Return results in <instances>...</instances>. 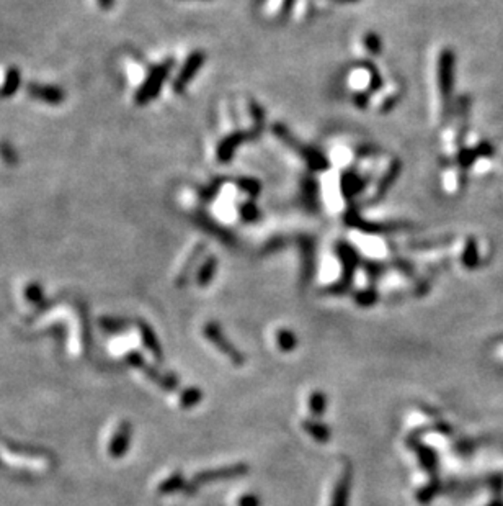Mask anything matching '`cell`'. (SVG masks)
Instances as JSON below:
<instances>
[{
    "label": "cell",
    "mask_w": 503,
    "mask_h": 506,
    "mask_svg": "<svg viewBox=\"0 0 503 506\" xmlns=\"http://www.w3.org/2000/svg\"><path fill=\"white\" fill-rule=\"evenodd\" d=\"M173 68V61L167 59L164 63L157 64L147 72L146 79L142 81V84L139 85L138 92L134 94V102L138 105H147L151 103L152 100L159 97L162 87H164L165 82H167L170 72H172Z\"/></svg>",
    "instance_id": "cell-1"
},
{
    "label": "cell",
    "mask_w": 503,
    "mask_h": 506,
    "mask_svg": "<svg viewBox=\"0 0 503 506\" xmlns=\"http://www.w3.org/2000/svg\"><path fill=\"white\" fill-rule=\"evenodd\" d=\"M204 336H206L208 341L220 349L222 354L233 362L234 365L240 367V365L246 364V356H244L242 352H240L239 349L226 338L224 333H222L220 323H216V321L206 323V326H204Z\"/></svg>",
    "instance_id": "cell-2"
},
{
    "label": "cell",
    "mask_w": 503,
    "mask_h": 506,
    "mask_svg": "<svg viewBox=\"0 0 503 506\" xmlns=\"http://www.w3.org/2000/svg\"><path fill=\"white\" fill-rule=\"evenodd\" d=\"M250 472V465L246 462H235V464L217 467V469H208L203 472L196 474L193 477V482L196 485H206V483L217 482V480H231V478H239L244 477Z\"/></svg>",
    "instance_id": "cell-3"
},
{
    "label": "cell",
    "mask_w": 503,
    "mask_h": 506,
    "mask_svg": "<svg viewBox=\"0 0 503 506\" xmlns=\"http://www.w3.org/2000/svg\"><path fill=\"white\" fill-rule=\"evenodd\" d=\"M428 427H418V429H415L414 433H410L409 438H407V446L417 452L418 462L420 465H422V469L430 474L431 477H435L436 465H438V456H436V452L433 451L431 447L425 446V444L422 443V439H420V434L425 433Z\"/></svg>",
    "instance_id": "cell-4"
},
{
    "label": "cell",
    "mask_w": 503,
    "mask_h": 506,
    "mask_svg": "<svg viewBox=\"0 0 503 506\" xmlns=\"http://www.w3.org/2000/svg\"><path fill=\"white\" fill-rule=\"evenodd\" d=\"M204 59H206V56H204L203 51H195V53L188 56L185 64H183L180 69V72H178L177 77L173 79L172 89L175 94L185 92L188 84H190V82L193 81V77L196 76V72L203 68Z\"/></svg>",
    "instance_id": "cell-5"
},
{
    "label": "cell",
    "mask_w": 503,
    "mask_h": 506,
    "mask_svg": "<svg viewBox=\"0 0 503 506\" xmlns=\"http://www.w3.org/2000/svg\"><path fill=\"white\" fill-rule=\"evenodd\" d=\"M438 89L441 102H446L451 97L453 81H454V56L451 50H445L438 61Z\"/></svg>",
    "instance_id": "cell-6"
},
{
    "label": "cell",
    "mask_w": 503,
    "mask_h": 506,
    "mask_svg": "<svg viewBox=\"0 0 503 506\" xmlns=\"http://www.w3.org/2000/svg\"><path fill=\"white\" fill-rule=\"evenodd\" d=\"M26 92L30 97L45 102L47 105H61L65 100V92L63 87L52 84H39V82H30L26 85Z\"/></svg>",
    "instance_id": "cell-7"
},
{
    "label": "cell",
    "mask_w": 503,
    "mask_h": 506,
    "mask_svg": "<svg viewBox=\"0 0 503 506\" xmlns=\"http://www.w3.org/2000/svg\"><path fill=\"white\" fill-rule=\"evenodd\" d=\"M352 482H353V469L352 465L347 464V467H343L339 480H336L334 492H332L330 506H350Z\"/></svg>",
    "instance_id": "cell-8"
},
{
    "label": "cell",
    "mask_w": 503,
    "mask_h": 506,
    "mask_svg": "<svg viewBox=\"0 0 503 506\" xmlns=\"http://www.w3.org/2000/svg\"><path fill=\"white\" fill-rule=\"evenodd\" d=\"M21 85V72L19 68H8L6 72V77H3L2 85H0V97H13L17 92H19Z\"/></svg>",
    "instance_id": "cell-9"
},
{
    "label": "cell",
    "mask_w": 503,
    "mask_h": 506,
    "mask_svg": "<svg viewBox=\"0 0 503 506\" xmlns=\"http://www.w3.org/2000/svg\"><path fill=\"white\" fill-rule=\"evenodd\" d=\"M303 429L308 433L310 438L317 443H329L332 438V431L330 427L325 425V423L319 421V420H304L303 421Z\"/></svg>",
    "instance_id": "cell-10"
},
{
    "label": "cell",
    "mask_w": 503,
    "mask_h": 506,
    "mask_svg": "<svg viewBox=\"0 0 503 506\" xmlns=\"http://www.w3.org/2000/svg\"><path fill=\"white\" fill-rule=\"evenodd\" d=\"M216 269H217L216 257H208V259L201 264L198 274H196V282H198V285L206 287L208 283L213 281L214 274H216Z\"/></svg>",
    "instance_id": "cell-11"
},
{
    "label": "cell",
    "mask_w": 503,
    "mask_h": 506,
    "mask_svg": "<svg viewBox=\"0 0 503 506\" xmlns=\"http://www.w3.org/2000/svg\"><path fill=\"white\" fill-rule=\"evenodd\" d=\"M275 338H277V346L281 349L283 352H291L295 351V349L297 347V336L296 333H292L291 330H278L277 334H275Z\"/></svg>",
    "instance_id": "cell-12"
},
{
    "label": "cell",
    "mask_w": 503,
    "mask_h": 506,
    "mask_svg": "<svg viewBox=\"0 0 503 506\" xmlns=\"http://www.w3.org/2000/svg\"><path fill=\"white\" fill-rule=\"evenodd\" d=\"M327 409V395L322 390H314L309 396V412L314 418H321Z\"/></svg>",
    "instance_id": "cell-13"
},
{
    "label": "cell",
    "mask_w": 503,
    "mask_h": 506,
    "mask_svg": "<svg viewBox=\"0 0 503 506\" xmlns=\"http://www.w3.org/2000/svg\"><path fill=\"white\" fill-rule=\"evenodd\" d=\"M440 488H441L440 480L436 477H431L430 483H428V485H425V487H422L417 492V501H418V503H422V505L430 503V501L436 496V493L440 492Z\"/></svg>",
    "instance_id": "cell-14"
},
{
    "label": "cell",
    "mask_w": 503,
    "mask_h": 506,
    "mask_svg": "<svg viewBox=\"0 0 503 506\" xmlns=\"http://www.w3.org/2000/svg\"><path fill=\"white\" fill-rule=\"evenodd\" d=\"M461 263L466 265L467 269H474L475 265L479 263V250H478V243L472 241H466L464 244V251L461 254Z\"/></svg>",
    "instance_id": "cell-15"
},
{
    "label": "cell",
    "mask_w": 503,
    "mask_h": 506,
    "mask_svg": "<svg viewBox=\"0 0 503 506\" xmlns=\"http://www.w3.org/2000/svg\"><path fill=\"white\" fill-rule=\"evenodd\" d=\"M378 300H379V294H378V290L373 289V287L358 290L355 294V303L360 305V307L363 308L373 307V305L378 303Z\"/></svg>",
    "instance_id": "cell-16"
},
{
    "label": "cell",
    "mask_w": 503,
    "mask_h": 506,
    "mask_svg": "<svg viewBox=\"0 0 503 506\" xmlns=\"http://www.w3.org/2000/svg\"><path fill=\"white\" fill-rule=\"evenodd\" d=\"M201 400H203V390H200L198 387L186 388L180 395V405L183 408H193Z\"/></svg>",
    "instance_id": "cell-17"
},
{
    "label": "cell",
    "mask_w": 503,
    "mask_h": 506,
    "mask_svg": "<svg viewBox=\"0 0 503 506\" xmlns=\"http://www.w3.org/2000/svg\"><path fill=\"white\" fill-rule=\"evenodd\" d=\"M186 482L185 478H183L182 474H173L172 477L165 480L164 483L160 485V492L162 493H172V492H177V490H182V488H185Z\"/></svg>",
    "instance_id": "cell-18"
},
{
    "label": "cell",
    "mask_w": 503,
    "mask_h": 506,
    "mask_svg": "<svg viewBox=\"0 0 503 506\" xmlns=\"http://www.w3.org/2000/svg\"><path fill=\"white\" fill-rule=\"evenodd\" d=\"M142 336H144V339H146L147 347L152 351V354H154L159 361L164 359V357H162V351H160L159 343L156 341L154 333H152L151 328H149V326H146V325H142Z\"/></svg>",
    "instance_id": "cell-19"
},
{
    "label": "cell",
    "mask_w": 503,
    "mask_h": 506,
    "mask_svg": "<svg viewBox=\"0 0 503 506\" xmlns=\"http://www.w3.org/2000/svg\"><path fill=\"white\" fill-rule=\"evenodd\" d=\"M363 45H365L366 53L373 54V56L379 54L381 53V46H383V45H381L379 37H378V34H374V33L365 34V38H363Z\"/></svg>",
    "instance_id": "cell-20"
},
{
    "label": "cell",
    "mask_w": 503,
    "mask_h": 506,
    "mask_svg": "<svg viewBox=\"0 0 503 506\" xmlns=\"http://www.w3.org/2000/svg\"><path fill=\"white\" fill-rule=\"evenodd\" d=\"M0 158L6 161L7 164H15L19 161V156H17V151L13 150V146L10 143L2 141L0 143Z\"/></svg>",
    "instance_id": "cell-21"
},
{
    "label": "cell",
    "mask_w": 503,
    "mask_h": 506,
    "mask_svg": "<svg viewBox=\"0 0 503 506\" xmlns=\"http://www.w3.org/2000/svg\"><path fill=\"white\" fill-rule=\"evenodd\" d=\"M237 506H261V500L257 493H244L237 500Z\"/></svg>",
    "instance_id": "cell-22"
},
{
    "label": "cell",
    "mask_w": 503,
    "mask_h": 506,
    "mask_svg": "<svg viewBox=\"0 0 503 506\" xmlns=\"http://www.w3.org/2000/svg\"><path fill=\"white\" fill-rule=\"evenodd\" d=\"M97 2L102 10H111V8L115 7V0H97Z\"/></svg>",
    "instance_id": "cell-23"
},
{
    "label": "cell",
    "mask_w": 503,
    "mask_h": 506,
    "mask_svg": "<svg viewBox=\"0 0 503 506\" xmlns=\"http://www.w3.org/2000/svg\"><path fill=\"white\" fill-rule=\"evenodd\" d=\"M334 2H340V3H350V2H358V0H334Z\"/></svg>",
    "instance_id": "cell-24"
},
{
    "label": "cell",
    "mask_w": 503,
    "mask_h": 506,
    "mask_svg": "<svg viewBox=\"0 0 503 506\" xmlns=\"http://www.w3.org/2000/svg\"><path fill=\"white\" fill-rule=\"evenodd\" d=\"M491 506H500V505H497V503H495V505H491Z\"/></svg>",
    "instance_id": "cell-25"
}]
</instances>
